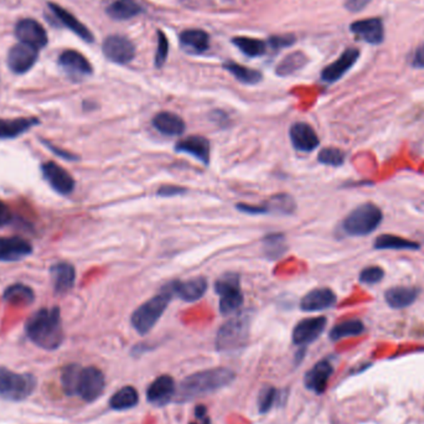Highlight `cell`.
Returning <instances> with one entry per match:
<instances>
[{
	"label": "cell",
	"instance_id": "6da1fadb",
	"mask_svg": "<svg viewBox=\"0 0 424 424\" xmlns=\"http://www.w3.org/2000/svg\"><path fill=\"white\" fill-rule=\"evenodd\" d=\"M29 339L44 350H56L64 341L61 316L59 308H44L29 318L25 324Z\"/></svg>",
	"mask_w": 424,
	"mask_h": 424
},
{
	"label": "cell",
	"instance_id": "7a4b0ae2",
	"mask_svg": "<svg viewBox=\"0 0 424 424\" xmlns=\"http://www.w3.org/2000/svg\"><path fill=\"white\" fill-rule=\"evenodd\" d=\"M235 380V373L230 368H217L200 371L186 377L176 388V402H188L198 397L221 390Z\"/></svg>",
	"mask_w": 424,
	"mask_h": 424
},
{
	"label": "cell",
	"instance_id": "3957f363",
	"mask_svg": "<svg viewBox=\"0 0 424 424\" xmlns=\"http://www.w3.org/2000/svg\"><path fill=\"white\" fill-rule=\"evenodd\" d=\"M250 313H237L218 329L216 349L221 353H233L245 348L250 338Z\"/></svg>",
	"mask_w": 424,
	"mask_h": 424
},
{
	"label": "cell",
	"instance_id": "277c9868",
	"mask_svg": "<svg viewBox=\"0 0 424 424\" xmlns=\"http://www.w3.org/2000/svg\"><path fill=\"white\" fill-rule=\"evenodd\" d=\"M171 298L173 296L163 287L156 296L143 303L136 309L132 314L131 321H132L133 328L137 330L138 334H148L156 326V323L159 321L169 306Z\"/></svg>",
	"mask_w": 424,
	"mask_h": 424
},
{
	"label": "cell",
	"instance_id": "5b68a950",
	"mask_svg": "<svg viewBox=\"0 0 424 424\" xmlns=\"http://www.w3.org/2000/svg\"><path fill=\"white\" fill-rule=\"evenodd\" d=\"M383 215L376 205L371 203H363L353 211L343 222L344 231L350 236H366L373 233L380 226Z\"/></svg>",
	"mask_w": 424,
	"mask_h": 424
},
{
	"label": "cell",
	"instance_id": "8992f818",
	"mask_svg": "<svg viewBox=\"0 0 424 424\" xmlns=\"http://www.w3.org/2000/svg\"><path fill=\"white\" fill-rule=\"evenodd\" d=\"M36 387L33 375L16 373L8 368H0V396L10 400L28 398Z\"/></svg>",
	"mask_w": 424,
	"mask_h": 424
},
{
	"label": "cell",
	"instance_id": "52a82bcc",
	"mask_svg": "<svg viewBox=\"0 0 424 424\" xmlns=\"http://www.w3.org/2000/svg\"><path fill=\"white\" fill-rule=\"evenodd\" d=\"M215 292L220 297V313L222 316H231L240 311L243 304V294L241 291L238 274H223L215 283Z\"/></svg>",
	"mask_w": 424,
	"mask_h": 424
},
{
	"label": "cell",
	"instance_id": "ba28073f",
	"mask_svg": "<svg viewBox=\"0 0 424 424\" xmlns=\"http://www.w3.org/2000/svg\"><path fill=\"white\" fill-rule=\"evenodd\" d=\"M104 56L118 65H127L136 57V47L123 35H109L102 45Z\"/></svg>",
	"mask_w": 424,
	"mask_h": 424
},
{
	"label": "cell",
	"instance_id": "9c48e42d",
	"mask_svg": "<svg viewBox=\"0 0 424 424\" xmlns=\"http://www.w3.org/2000/svg\"><path fill=\"white\" fill-rule=\"evenodd\" d=\"M104 387H106V378L99 368L94 366L82 368L79 388H77V395L82 400L86 402H94L99 400L101 395L104 393Z\"/></svg>",
	"mask_w": 424,
	"mask_h": 424
},
{
	"label": "cell",
	"instance_id": "30bf717a",
	"mask_svg": "<svg viewBox=\"0 0 424 424\" xmlns=\"http://www.w3.org/2000/svg\"><path fill=\"white\" fill-rule=\"evenodd\" d=\"M165 289L173 296L183 299L184 302H196L205 296L208 291V281L205 277H195L188 281H171L165 284Z\"/></svg>",
	"mask_w": 424,
	"mask_h": 424
},
{
	"label": "cell",
	"instance_id": "8fae6325",
	"mask_svg": "<svg viewBox=\"0 0 424 424\" xmlns=\"http://www.w3.org/2000/svg\"><path fill=\"white\" fill-rule=\"evenodd\" d=\"M38 59L39 49L28 44L20 43L10 49L8 66L14 74L23 75L33 69Z\"/></svg>",
	"mask_w": 424,
	"mask_h": 424
},
{
	"label": "cell",
	"instance_id": "7c38bea8",
	"mask_svg": "<svg viewBox=\"0 0 424 424\" xmlns=\"http://www.w3.org/2000/svg\"><path fill=\"white\" fill-rule=\"evenodd\" d=\"M44 178L57 193L70 195L75 190V180L61 165L54 161H46L41 165Z\"/></svg>",
	"mask_w": 424,
	"mask_h": 424
},
{
	"label": "cell",
	"instance_id": "4fadbf2b",
	"mask_svg": "<svg viewBox=\"0 0 424 424\" xmlns=\"http://www.w3.org/2000/svg\"><path fill=\"white\" fill-rule=\"evenodd\" d=\"M326 323L328 320L324 316L303 319L293 330V343L298 346H306L314 343L325 330Z\"/></svg>",
	"mask_w": 424,
	"mask_h": 424
},
{
	"label": "cell",
	"instance_id": "5bb4252c",
	"mask_svg": "<svg viewBox=\"0 0 424 424\" xmlns=\"http://www.w3.org/2000/svg\"><path fill=\"white\" fill-rule=\"evenodd\" d=\"M15 35L20 43L28 44L36 49L46 46L47 34L41 24L34 19H23L15 26Z\"/></svg>",
	"mask_w": 424,
	"mask_h": 424
},
{
	"label": "cell",
	"instance_id": "9a60e30c",
	"mask_svg": "<svg viewBox=\"0 0 424 424\" xmlns=\"http://www.w3.org/2000/svg\"><path fill=\"white\" fill-rule=\"evenodd\" d=\"M176 393L175 382L168 375H163L151 382V386L146 390V400L151 405L161 407L168 405L173 400Z\"/></svg>",
	"mask_w": 424,
	"mask_h": 424
},
{
	"label": "cell",
	"instance_id": "2e32d148",
	"mask_svg": "<svg viewBox=\"0 0 424 424\" xmlns=\"http://www.w3.org/2000/svg\"><path fill=\"white\" fill-rule=\"evenodd\" d=\"M289 137H291L293 146L297 151H304V153L316 151L320 144V141H319V137L314 131V128L309 126L308 123H294L289 129Z\"/></svg>",
	"mask_w": 424,
	"mask_h": 424
},
{
	"label": "cell",
	"instance_id": "e0dca14e",
	"mask_svg": "<svg viewBox=\"0 0 424 424\" xmlns=\"http://www.w3.org/2000/svg\"><path fill=\"white\" fill-rule=\"evenodd\" d=\"M358 56H360V51L358 49L350 47L348 50H345L336 61L330 64L329 66H326L323 70L321 80L328 84H334L336 81H339L358 62Z\"/></svg>",
	"mask_w": 424,
	"mask_h": 424
},
{
	"label": "cell",
	"instance_id": "ac0fdd59",
	"mask_svg": "<svg viewBox=\"0 0 424 424\" xmlns=\"http://www.w3.org/2000/svg\"><path fill=\"white\" fill-rule=\"evenodd\" d=\"M31 252L33 246L21 237H0V262H18Z\"/></svg>",
	"mask_w": 424,
	"mask_h": 424
},
{
	"label": "cell",
	"instance_id": "d6986e66",
	"mask_svg": "<svg viewBox=\"0 0 424 424\" xmlns=\"http://www.w3.org/2000/svg\"><path fill=\"white\" fill-rule=\"evenodd\" d=\"M60 66L74 79H82L92 75L94 67L81 52L76 50H65L59 57Z\"/></svg>",
	"mask_w": 424,
	"mask_h": 424
},
{
	"label": "cell",
	"instance_id": "ffe728a7",
	"mask_svg": "<svg viewBox=\"0 0 424 424\" xmlns=\"http://www.w3.org/2000/svg\"><path fill=\"white\" fill-rule=\"evenodd\" d=\"M350 30L356 38L361 39L371 45H378L385 39L383 23L377 18L355 21L351 24Z\"/></svg>",
	"mask_w": 424,
	"mask_h": 424
},
{
	"label": "cell",
	"instance_id": "44dd1931",
	"mask_svg": "<svg viewBox=\"0 0 424 424\" xmlns=\"http://www.w3.org/2000/svg\"><path fill=\"white\" fill-rule=\"evenodd\" d=\"M175 151L178 153H185L188 156H193L203 164L208 165L210 163L211 146H210L208 139L205 137L191 136V137L181 139L175 144Z\"/></svg>",
	"mask_w": 424,
	"mask_h": 424
},
{
	"label": "cell",
	"instance_id": "7402d4cb",
	"mask_svg": "<svg viewBox=\"0 0 424 424\" xmlns=\"http://www.w3.org/2000/svg\"><path fill=\"white\" fill-rule=\"evenodd\" d=\"M333 373H334V368L329 361H326V360L319 361L316 363L314 368H311L306 373L304 385L309 391H313L316 395H321L325 392L328 382H329Z\"/></svg>",
	"mask_w": 424,
	"mask_h": 424
},
{
	"label": "cell",
	"instance_id": "603a6c76",
	"mask_svg": "<svg viewBox=\"0 0 424 424\" xmlns=\"http://www.w3.org/2000/svg\"><path fill=\"white\" fill-rule=\"evenodd\" d=\"M336 304V296L329 288H316L306 294L301 301L303 311H321Z\"/></svg>",
	"mask_w": 424,
	"mask_h": 424
},
{
	"label": "cell",
	"instance_id": "cb8c5ba5",
	"mask_svg": "<svg viewBox=\"0 0 424 424\" xmlns=\"http://www.w3.org/2000/svg\"><path fill=\"white\" fill-rule=\"evenodd\" d=\"M49 8L51 10L54 15L56 16V19L65 26V28L71 30L72 33L76 34L77 36H80L86 43H92L94 41V34L91 33L90 29L87 28L86 25L81 23L80 20L77 19L76 16L71 14L70 11L64 9L62 6L55 3H49Z\"/></svg>",
	"mask_w": 424,
	"mask_h": 424
},
{
	"label": "cell",
	"instance_id": "d4e9b609",
	"mask_svg": "<svg viewBox=\"0 0 424 424\" xmlns=\"http://www.w3.org/2000/svg\"><path fill=\"white\" fill-rule=\"evenodd\" d=\"M153 127L156 128L158 132L168 136V137H179L183 136L186 129L184 119L178 114L171 112H161L156 114L151 121Z\"/></svg>",
	"mask_w": 424,
	"mask_h": 424
},
{
	"label": "cell",
	"instance_id": "484cf974",
	"mask_svg": "<svg viewBox=\"0 0 424 424\" xmlns=\"http://www.w3.org/2000/svg\"><path fill=\"white\" fill-rule=\"evenodd\" d=\"M50 272H51L54 289L59 294L70 292L75 286L76 271L72 264L67 263V262L54 264Z\"/></svg>",
	"mask_w": 424,
	"mask_h": 424
},
{
	"label": "cell",
	"instance_id": "4316f807",
	"mask_svg": "<svg viewBox=\"0 0 424 424\" xmlns=\"http://www.w3.org/2000/svg\"><path fill=\"white\" fill-rule=\"evenodd\" d=\"M179 41L185 51L198 55L208 51L210 47V35L200 29H188L180 34Z\"/></svg>",
	"mask_w": 424,
	"mask_h": 424
},
{
	"label": "cell",
	"instance_id": "83f0119b",
	"mask_svg": "<svg viewBox=\"0 0 424 424\" xmlns=\"http://www.w3.org/2000/svg\"><path fill=\"white\" fill-rule=\"evenodd\" d=\"M38 118H14L0 119V139H14L23 136L29 129L38 126Z\"/></svg>",
	"mask_w": 424,
	"mask_h": 424
},
{
	"label": "cell",
	"instance_id": "f1b7e54d",
	"mask_svg": "<svg viewBox=\"0 0 424 424\" xmlns=\"http://www.w3.org/2000/svg\"><path fill=\"white\" fill-rule=\"evenodd\" d=\"M420 294V289L415 287H393L385 293L387 304L393 309H403L412 306Z\"/></svg>",
	"mask_w": 424,
	"mask_h": 424
},
{
	"label": "cell",
	"instance_id": "f546056e",
	"mask_svg": "<svg viewBox=\"0 0 424 424\" xmlns=\"http://www.w3.org/2000/svg\"><path fill=\"white\" fill-rule=\"evenodd\" d=\"M141 5L136 0H116L107 8V14L114 20H129L141 14Z\"/></svg>",
	"mask_w": 424,
	"mask_h": 424
},
{
	"label": "cell",
	"instance_id": "4dcf8cb0",
	"mask_svg": "<svg viewBox=\"0 0 424 424\" xmlns=\"http://www.w3.org/2000/svg\"><path fill=\"white\" fill-rule=\"evenodd\" d=\"M5 302L13 304V306H29L34 302L35 299V294H34L33 289L21 284V283H16L10 287L6 288L4 291Z\"/></svg>",
	"mask_w": 424,
	"mask_h": 424
},
{
	"label": "cell",
	"instance_id": "1f68e13d",
	"mask_svg": "<svg viewBox=\"0 0 424 424\" xmlns=\"http://www.w3.org/2000/svg\"><path fill=\"white\" fill-rule=\"evenodd\" d=\"M306 64H308V57L304 52H291L277 65L276 74L281 77L294 75L297 71L302 70Z\"/></svg>",
	"mask_w": 424,
	"mask_h": 424
},
{
	"label": "cell",
	"instance_id": "d6a6232c",
	"mask_svg": "<svg viewBox=\"0 0 424 424\" xmlns=\"http://www.w3.org/2000/svg\"><path fill=\"white\" fill-rule=\"evenodd\" d=\"M139 402L138 391L132 386H126L116 392L109 400V405L112 410H127L136 407Z\"/></svg>",
	"mask_w": 424,
	"mask_h": 424
},
{
	"label": "cell",
	"instance_id": "836d02e7",
	"mask_svg": "<svg viewBox=\"0 0 424 424\" xmlns=\"http://www.w3.org/2000/svg\"><path fill=\"white\" fill-rule=\"evenodd\" d=\"M376 250H410L415 251L420 248V245L413 241L405 240L400 236L381 235L375 241Z\"/></svg>",
	"mask_w": 424,
	"mask_h": 424
},
{
	"label": "cell",
	"instance_id": "e575fe53",
	"mask_svg": "<svg viewBox=\"0 0 424 424\" xmlns=\"http://www.w3.org/2000/svg\"><path fill=\"white\" fill-rule=\"evenodd\" d=\"M223 69L228 71L236 80L240 81L243 85H257L262 81V74L259 71L250 67L242 66L240 64L228 61L223 64Z\"/></svg>",
	"mask_w": 424,
	"mask_h": 424
},
{
	"label": "cell",
	"instance_id": "d590c367",
	"mask_svg": "<svg viewBox=\"0 0 424 424\" xmlns=\"http://www.w3.org/2000/svg\"><path fill=\"white\" fill-rule=\"evenodd\" d=\"M263 252L269 259H278L288 250L287 238L283 233H269L264 237Z\"/></svg>",
	"mask_w": 424,
	"mask_h": 424
},
{
	"label": "cell",
	"instance_id": "8d00e7d4",
	"mask_svg": "<svg viewBox=\"0 0 424 424\" xmlns=\"http://www.w3.org/2000/svg\"><path fill=\"white\" fill-rule=\"evenodd\" d=\"M232 43L240 49L242 54L248 57L263 56L267 52V44L258 39L247 38V36H236Z\"/></svg>",
	"mask_w": 424,
	"mask_h": 424
},
{
	"label": "cell",
	"instance_id": "74e56055",
	"mask_svg": "<svg viewBox=\"0 0 424 424\" xmlns=\"http://www.w3.org/2000/svg\"><path fill=\"white\" fill-rule=\"evenodd\" d=\"M365 331V325L363 321L360 320H346L335 325L330 331V339L333 341H339L345 338H351V336H358Z\"/></svg>",
	"mask_w": 424,
	"mask_h": 424
},
{
	"label": "cell",
	"instance_id": "f35d334b",
	"mask_svg": "<svg viewBox=\"0 0 424 424\" xmlns=\"http://www.w3.org/2000/svg\"><path fill=\"white\" fill-rule=\"evenodd\" d=\"M267 208L268 213L271 212H278L282 215H292L293 212L296 211L297 208V203L296 200L288 195V193H277L272 198H269L267 205H264Z\"/></svg>",
	"mask_w": 424,
	"mask_h": 424
},
{
	"label": "cell",
	"instance_id": "ab89813d",
	"mask_svg": "<svg viewBox=\"0 0 424 424\" xmlns=\"http://www.w3.org/2000/svg\"><path fill=\"white\" fill-rule=\"evenodd\" d=\"M82 368L79 365H69L64 368L61 375L62 388L69 396L77 395L79 381H80Z\"/></svg>",
	"mask_w": 424,
	"mask_h": 424
},
{
	"label": "cell",
	"instance_id": "60d3db41",
	"mask_svg": "<svg viewBox=\"0 0 424 424\" xmlns=\"http://www.w3.org/2000/svg\"><path fill=\"white\" fill-rule=\"evenodd\" d=\"M345 153L338 148H325L319 153L318 161L321 164L329 165V166H341L344 164Z\"/></svg>",
	"mask_w": 424,
	"mask_h": 424
},
{
	"label": "cell",
	"instance_id": "b9f144b4",
	"mask_svg": "<svg viewBox=\"0 0 424 424\" xmlns=\"http://www.w3.org/2000/svg\"><path fill=\"white\" fill-rule=\"evenodd\" d=\"M278 398V392L272 386L263 387L258 396V410L261 413H268L273 408L276 400Z\"/></svg>",
	"mask_w": 424,
	"mask_h": 424
},
{
	"label": "cell",
	"instance_id": "7bdbcfd3",
	"mask_svg": "<svg viewBox=\"0 0 424 424\" xmlns=\"http://www.w3.org/2000/svg\"><path fill=\"white\" fill-rule=\"evenodd\" d=\"M168 54H169V43H168V38L163 31H158V49H156V69H161L164 66L165 61L168 59Z\"/></svg>",
	"mask_w": 424,
	"mask_h": 424
},
{
	"label": "cell",
	"instance_id": "ee69618b",
	"mask_svg": "<svg viewBox=\"0 0 424 424\" xmlns=\"http://www.w3.org/2000/svg\"><path fill=\"white\" fill-rule=\"evenodd\" d=\"M383 277H385V272L381 267L371 266L363 269V272L360 274V281L366 284H375V283L381 282Z\"/></svg>",
	"mask_w": 424,
	"mask_h": 424
},
{
	"label": "cell",
	"instance_id": "f6af8a7d",
	"mask_svg": "<svg viewBox=\"0 0 424 424\" xmlns=\"http://www.w3.org/2000/svg\"><path fill=\"white\" fill-rule=\"evenodd\" d=\"M294 43H296V38L293 35H279V36H272L269 39V45L274 50L292 46Z\"/></svg>",
	"mask_w": 424,
	"mask_h": 424
},
{
	"label": "cell",
	"instance_id": "bcb514c9",
	"mask_svg": "<svg viewBox=\"0 0 424 424\" xmlns=\"http://www.w3.org/2000/svg\"><path fill=\"white\" fill-rule=\"evenodd\" d=\"M188 190L183 188V186H178V185H163L158 190L156 195L161 198H173V196H178V195H183L186 193Z\"/></svg>",
	"mask_w": 424,
	"mask_h": 424
},
{
	"label": "cell",
	"instance_id": "7dc6e473",
	"mask_svg": "<svg viewBox=\"0 0 424 424\" xmlns=\"http://www.w3.org/2000/svg\"><path fill=\"white\" fill-rule=\"evenodd\" d=\"M237 210H240L243 213H248V215H264L268 213L266 206H256V205H247V203H238Z\"/></svg>",
	"mask_w": 424,
	"mask_h": 424
},
{
	"label": "cell",
	"instance_id": "c3c4849f",
	"mask_svg": "<svg viewBox=\"0 0 424 424\" xmlns=\"http://www.w3.org/2000/svg\"><path fill=\"white\" fill-rule=\"evenodd\" d=\"M371 1L373 0H346L345 8L353 13H358V11L365 9Z\"/></svg>",
	"mask_w": 424,
	"mask_h": 424
},
{
	"label": "cell",
	"instance_id": "681fc988",
	"mask_svg": "<svg viewBox=\"0 0 424 424\" xmlns=\"http://www.w3.org/2000/svg\"><path fill=\"white\" fill-rule=\"evenodd\" d=\"M10 221H11V212L6 206V203L0 200V227L8 225Z\"/></svg>",
	"mask_w": 424,
	"mask_h": 424
},
{
	"label": "cell",
	"instance_id": "f907efd6",
	"mask_svg": "<svg viewBox=\"0 0 424 424\" xmlns=\"http://www.w3.org/2000/svg\"><path fill=\"white\" fill-rule=\"evenodd\" d=\"M412 65L417 69H424V43L417 47Z\"/></svg>",
	"mask_w": 424,
	"mask_h": 424
},
{
	"label": "cell",
	"instance_id": "816d5d0a",
	"mask_svg": "<svg viewBox=\"0 0 424 424\" xmlns=\"http://www.w3.org/2000/svg\"><path fill=\"white\" fill-rule=\"evenodd\" d=\"M195 415L200 420V424H211L210 417L208 415V410L203 405H198L195 410Z\"/></svg>",
	"mask_w": 424,
	"mask_h": 424
},
{
	"label": "cell",
	"instance_id": "f5cc1de1",
	"mask_svg": "<svg viewBox=\"0 0 424 424\" xmlns=\"http://www.w3.org/2000/svg\"><path fill=\"white\" fill-rule=\"evenodd\" d=\"M47 148H50L52 151H55V154L57 156H61L64 159H66V161H77L79 158L77 156H74V154H71L69 151H61V149H57L55 146H50V144H46Z\"/></svg>",
	"mask_w": 424,
	"mask_h": 424
},
{
	"label": "cell",
	"instance_id": "db71d44e",
	"mask_svg": "<svg viewBox=\"0 0 424 424\" xmlns=\"http://www.w3.org/2000/svg\"><path fill=\"white\" fill-rule=\"evenodd\" d=\"M190 424H195V423H190Z\"/></svg>",
	"mask_w": 424,
	"mask_h": 424
}]
</instances>
